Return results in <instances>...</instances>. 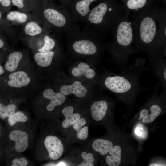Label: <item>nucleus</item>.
I'll use <instances>...</instances> for the list:
<instances>
[{
  "instance_id": "0eeeda50",
  "label": "nucleus",
  "mask_w": 166,
  "mask_h": 166,
  "mask_svg": "<svg viewBox=\"0 0 166 166\" xmlns=\"http://www.w3.org/2000/svg\"><path fill=\"white\" fill-rule=\"evenodd\" d=\"M74 50L79 54L93 55L98 51L96 45L92 42L87 40H82L75 42L73 45Z\"/></svg>"
},
{
  "instance_id": "aec40b11",
  "label": "nucleus",
  "mask_w": 166,
  "mask_h": 166,
  "mask_svg": "<svg viewBox=\"0 0 166 166\" xmlns=\"http://www.w3.org/2000/svg\"><path fill=\"white\" fill-rule=\"evenodd\" d=\"M22 57V53L19 52H15L11 53L6 64V69L9 72L14 71L17 68Z\"/></svg>"
},
{
  "instance_id": "72a5a7b5",
  "label": "nucleus",
  "mask_w": 166,
  "mask_h": 166,
  "mask_svg": "<svg viewBox=\"0 0 166 166\" xmlns=\"http://www.w3.org/2000/svg\"><path fill=\"white\" fill-rule=\"evenodd\" d=\"M4 42L3 41L0 39V48H2L3 46Z\"/></svg>"
},
{
  "instance_id": "7c9ffc66",
  "label": "nucleus",
  "mask_w": 166,
  "mask_h": 166,
  "mask_svg": "<svg viewBox=\"0 0 166 166\" xmlns=\"http://www.w3.org/2000/svg\"><path fill=\"white\" fill-rule=\"evenodd\" d=\"M13 4L19 8H22L24 6V0H11Z\"/></svg>"
},
{
  "instance_id": "6e6552de",
  "label": "nucleus",
  "mask_w": 166,
  "mask_h": 166,
  "mask_svg": "<svg viewBox=\"0 0 166 166\" xmlns=\"http://www.w3.org/2000/svg\"><path fill=\"white\" fill-rule=\"evenodd\" d=\"M43 95L45 98L51 100L46 108L49 111L53 110L56 107L62 104L65 99V96L62 93L55 92L50 88L45 89L43 93Z\"/></svg>"
},
{
  "instance_id": "dca6fc26",
  "label": "nucleus",
  "mask_w": 166,
  "mask_h": 166,
  "mask_svg": "<svg viewBox=\"0 0 166 166\" xmlns=\"http://www.w3.org/2000/svg\"><path fill=\"white\" fill-rule=\"evenodd\" d=\"M73 111L74 108L71 106L66 107L63 109L62 113L65 117L62 124L63 128L69 127L80 118V114L78 113H73Z\"/></svg>"
},
{
  "instance_id": "2f4dec72",
  "label": "nucleus",
  "mask_w": 166,
  "mask_h": 166,
  "mask_svg": "<svg viewBox=\"0 0 166 166\" xmlns=\"http://www.w3.org/2000/svg\"><path fill=\"white\" fill-rule=\"evenodd\" d=\"M1 4L5 7L8 6L11 3L10 0H0Z\"/></svg>"
},
{
  "instance_id": "f8f14e48",
  "label": "nucleus",
  "mask_w": 166,
  "mask_h": 166,
  "mask_svg": "<svg viewBox=\"0 0 166 166\" xmlns=\"http://www.w3.org/2000/svg\"><path fill=\"white\" fill-rule=\"evenodd\" d=\"M109 107L108 103L105 100L102 99L94 102L91 107L93 118L97 121L102 120L106 115Z\"/></svg>"
},
{
  "instance_id": "9d476101",
  "label": "nucleus",
  "mask_w": 166,
  "mask_h": 166,
  "mask_svg": "<svg viewBox=\"0 0 166 166\" xmlns=\"http://www.w3.org/2000/svg\"><path fill=\"white\" fill-rule=\"evenodd\" d=\"M60 91L64 95L73 94L79 98L84 97L87 92L86 88L78 81H74L71 85H63Z\"/></svg>"
},
{
  "instance_id": "a878e982",
  "label": "nucleus",
  "mask_w": 166,
  "mask_h": 166,
  "mask_svg": "<svg viewBox=\"0 0 166 166\" xmlns=\"http://www.w3.org/2000/svg\"><path fill=\"white\" fill-rule=\"evenodd\" d=\"M44 45L41 48L39 49L40 53H45L50 51L55 45V42L53 39L51 38L48 35L44 38Z\"/></svg>"
},
{
  "instance_id": "c756f323",
  "label": "nucleus",
  "mask_w": 166,
  "mask_h": 166,
  "mask_svg": "<svg viewBox=\"0 0 166 166\" xmlns=\"http://www.w3.org/2000/svg\"><path fill=\"white\" fill-rule=\"evenodd\" d=\"M86 124L85 120L83 118L80 119L76 123L73 124V127L74 129L76 131H78L82 126L85 125Z\"/></svg>"
},
{
  "instance_id": "f3484780",
  "label": "nucleus",
  "mask_w": 166,
  "mask_h": 166,
  "mask_svg": "<svg viewBox=\"0 0 166 166\" xmlns=\"http://www.w3.org/2000/svg\"><path fill=\"white\" fill-rule=\"evenodd\" d=\"M122 151L118 145L113 146L106 157V161L109 166H118L121 163Z\"/></svg>"
},
{
  "instance_id": "6ab92c4d",
  "label": "nucleus",
  "mask_w": 166,
  "mask_h": 166,
  "mask_svg": "<svg viewBox=\"0 0 166 166\" xmlns=\"http://www.w3.org/2000/svg\"><path fill=\"white\" fill-rule=\"evenodd\" d=\"M54 54L53 51L37 53L34 56V59L39 65L42 67H46L51 64Z\"/></svg>"
},
{
  "instance_id": "cd10ccee",
  "label": "nucleus",
  "mask_w": 166,
  "mask_h": 166,
  "mask_svg": "<svg viewBox=\"0 0 166 166\" xmlns=\"http://www.w3.org/2000/svg\"><path fill=\"white\" fill-rule=\"evenodd\" d=\"M77 137L81 140L86 139L88 135V128L87 126L82 127L77 132Z\"/></svg>"
},
{
  "instance_id": "1a4fd4ad",
  "label": "nucleus",
  "mask_w": 166,
  "mask_h": 166,
  "mask_svg": "<svg viewBox=\"0 0 166 166\" xmlns=\"http://www.w3.org/2000/svg\"><path fill=\"white\" fill-rule=\"evenodd\" d=\"M10 139L15 142V149L18 152L25 151L28 146V135L22 131L14 130L9 134Z\"/></svg>"
},
{
  "instance_id": "2eb2a0df",
  "label": "nucleus",
  "mask_w": 166,
  "mask_h": 166,
  "mask_svg": "<svg viewBox=\"0 0 166 166\" xmlns=\"http://www.w3.org/2000/svg\"><path fill=\"white\" fill-rule=\"evenodd\" d=\"M148 1V0H126L124 7L129 13L131 11L134 14L136 13L149 8L147 6Z\"/></svg>"
},
{
  "instance_id": "423d86ee",
  "label": "nucleus",
  "mask_w": 166,
  "mask_h": 166,
  "mask_svg": "<svg viewBox=\"0 0 166 166\" xmlns=\"http://www.w3.org/2000/svg\"><path fill=\"white\" fill-rule=\"evenodd\" d=\"M44 144L49 157L52 160H57L62 155L63 146L61 140L57 137L51 135L47 136L45 139Z\"/></svg>"
},
{
  "instance_id": "393cba45",
  "label": "nucleus",
  "mask_w": 166,
  "mask_h": 166,
  "mask_svg": "<svg viewBox=\"0 0 166 166\" xmlns=\"http://www.w3.org/2000/svg\"><path fill=\"white\" fill-rule=\"evenodd\" d=\"M6 18L9 20L15 21L20 23H23L27 20L28 16L24 13L13 11L7 14Z\"/></svg>"
},
{
  "instance_id": "c85d7f7f",
  "label": "nucleus",
  "mask_w": 166,
  "mask_h": 166,
  "mask_svg": "<svg viewBox=\"0 0 166 166\" xmlns=\"http://www.w3.org/2000/svg\"><path fill=\"white\" fill-rule=\"evenodd\" d=\"M13 166H26L28 163L27 160L25 158L22 157L20 159H14L12 162Z\"/></svg>"
},
{
  "instance_id": "ddd939ff",
  "label": "nucleus",
  "mask_w": 166,
  "mask_h": 166,
  "mask_svg": "<svg viewBox=\"0 0 166 166\" xmlns=\"http://www.w3.org/2000/svg\"><path fill=\"white\" fill-rule=\"evenodd\" d=\"M46 19L50 23L57 27H61L66 24V20L64 16L53 9L47 8L44 11Z\"/></svg>"
},
{
  "instance_id": "412c9836",
  "label": "nucleus",
  "mask_w": 166,
  "mask_h": 166,
  "mask_svg": "<svg viewBox=\"0 0 166 166\" xmlns=\"http://www.w3.org/2000/svg\"><path fill=\"white\" fill-rule=\"evenodd\" d=\"M96 0H82L78 2L76 4V9L82 16L86 15L89 11V6L90 3Z\"/></svg>"
},
{
  "instance_id": "b1692460",
  "label": "nucleus",
  "mask_w": 166,
  "mask_h": 166,
  "mask_svg": "<svg viewBox=\"0 0 166 166\" xmlns=\"http://www.w3.org/2000/svg\"><path fill=\"white\" fill-rule=\"evenodd\" d=\"M16 108V105L14 104L5 106L0 103V117L2 119L9 117L14 113Z\"/></svg>"
},
{
  "instance_id": "4468645a",
  "label": "nucleus",
  "mask_w": 166,
  "mask_h": 166,
  "mask_svg": "<svg viewBox=\"0 0 166 166\" xmlns=\"http://www.w3.org/2000/svg\"><path fill=\"white\" fill-rule=\"evenodd\" d=\"M71 73L73 76L83 75L89 79H92L95 77H101L99 76H96L95 70L90 68L88 64L84 62L80 63L77 66L73 67L72 69Z\"/></svg>"
},
{
  "instance_id": "bb28decb",
  "label": "nucleus",
  "mask_w": 166,
  "mask_h": 166,
  "mask_svg": "<svg viewBox=\"0 0 166 166\" xmlns=\"http://www.w3.org/2000/svg\"><path fill=\"white\" fill-rule=\"evenodd\" d=\"M81 156L84 160L83 162L79 166H93L94 164L93 163L95 159L93 158V155L91 153H87L85 152H83L81 154Z\"/></svg>"
},
{
  "instance_id": "39448f33",
  "label": "nucleus",
  "mask_w": 166,
  "mask_h": 166,
  "mask_svg": "<svg viewBox=\"0 0 166 166\" xmlns=\"http://www.w3.org/2000/svg\"><path fill=\"white\" fill-rule=\"evenodd\" d=\"M149 65L153 73L159 79L160 87L166 93V60L163 56H147Z\"/></svg>"
},
{
  "instance_id": "f704fd0d",
  "label": "nucleus",
  "mask_w": 166,
  "mask_h": 166,
  "mask_svg": "<svg viewBox=\"0 0 166 166\" xmlns=\"http://www.w3.org/2000/svg\"><path fill=\"white\" fill-rule=\"evenodd\" d=\"M1 13L0 12V18H1Z\"/></svg>"
},
{
  "instance_id": "473e14b6",
  "label": "nucleus",
  "mask_w": 166,
  "mask_h": 166,
  "mask_svg": "<svg viewBox=\"0 0 166 166\" xmlns=\"http://www.w3.org/2000/svg\"><path fill=\"white\" fill-rule=\"evenodd\" d=\"M4 72L2 67L0 65V75L4 73Z\"/></svg>"
},
{
  "instance_id": "f257e3e1",
  "label": "nucleus",
  "mask_w": 166,
  "mask_h": 166,
  "mask_svg": "<svg viewBox=\"0 0 166 166\" xmlns=\"http://www.w3.org/2000/svg\"><path fill=\"white\" fill-rule=\"evenodd\" d=\"M165 13L148 8L134 14L131 22L134 41L133 53L166 56Z\"/></svg>"
},
{
  "instance_id": "4be33fe9",
  "label": "nucleus",
  "mask_w": 166,
  "mask_h": 166,
  "mask_svg": "<svg viewBox=\"0 0 166 166\" xmlns=\"http://www.w3.org/2000/svg\"><path fill=\"white\" fill-rule=\"evenodd\" d=\"M42 31L41 28L34 22H30L25 26L24 31L26 34L30 36H34L41 33Z\"/></svg>"
},
{
  "instance_id": "5701e85b",
  "label": "nucleus",
  "mask_w": 166,
  "mask_h": 166,
  "mask_svg": "<svg viewBox=\"0 0 166 166\" xmlns=\"http://www.w3.org/2000/svg\"><path fill=\"white\" fill-rule=\"evenodd\" d=\"M28 118L23 113L18 111L14 113L8 117V121L9 125L13 126L17 122H25L27 121Z\"/></svg>"
},
{
  "instance_id": "20e7f679",
  "label": "nucleus",
  "mask_w": 166,
  "mask_h": 166,
  "mask_svg": "<svg viewBox=\"0 0 166 166\" xmlns=\"http://www.w3.org/2000/svg\"><path fill=\"white\" fill-rule=\"evenodd\" d=\"M122 7L123 6L118 5L114 8H108L105 3L101 2L92 9L89 15V19L92 23L96 24L102 23L104 19L107 17V15L117 19L121 20L125 14V10L109 13Z\"/></svg>"
},
{
  "instance_id": "f03ea898",
  "label": "nucleus",
  "mask_w": 166,
  "mask_h": 166,
  "mask_svg": "<svg viewBox=\"0 0 166 166\" xmlns=\"http://www.w3.org/2000/svg\"><path fill=\"white\" fill-rule=\"evenodd\" d=\"M146 62L145 58L139 57L126 71L105 74L101 80L102 86L127 104L132 105L141 92L148 89L142 85L140 81L141 74L149 68Z\"/></svg>"
},
{
  "instance_id": "7ed1b4c3",
  "label": "nucleus",
  "mask_w": 166,
  "mask_h": 166,
  "mask_svg": "<svg viewBox=\"0 0 166 166\" xmlns=\"http://www.w3.org/2000/svg\"><path fill=\"white\" fill-rule=\"evenodd\" d=\"M129 14L127 11L114 27V40L109 47L114 62L121 72L126 71L128 69V57L133 53L134 34Z\"/></svg>"
},
{
  "instance_id": "a211bd4d",
  "label": "nucleus",
  "mask_w": 166,
  "mask_h": 166,
  "mask_svg": "<svg viewBox=\"0 0 166 166\" xmlns=\"http://www.w3.org/2000/svg\"><path fill=\"white\" fill-rule=\"evenodd\" d=\"M93 148L101 155H104L108 153L113 146L110 141L101 139L95 140L92 144Z\"/></svg>"
},
{
  "instance_id": "9b49d317",
  "label": "nucleus",
  "mask_w": 166,
  "mask_h": 166,
  "mask_svg": "<svg viewBox=\"0 0 166 166\" xmlns=\"http://www.w3.org/2000/svg\"><path fill=\"white\" fill-rule=\"evenodd\" d=\"M8 85L13 87H21L26 86L30 81L27 73L23 71H19L11 73L9 75Z\"/></svg>"
}]
</instances>
